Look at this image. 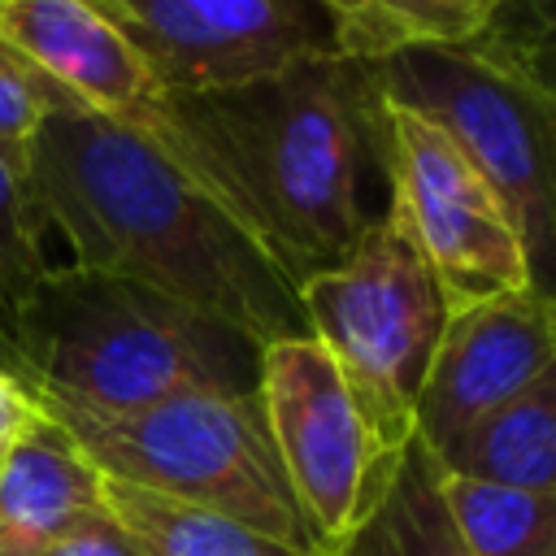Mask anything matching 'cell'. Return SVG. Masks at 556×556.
Instances as JSON below:
<instances>
[{
  "label": "cell",
  "instance_id": "obj_1",
  "mask_svg": "<svg viewBox=\"0 0 556 556\" xmlns=\"http://www.w3.org/2000/svg\"><path fill=\"white\" fill-rule=\"evenodd\" d=\"M43 226L83 269L143 282L256 348L308 334L295 282L248 222L148 135L61 100L26 169Z\"/></svg>",
  "mask_w": 556,
  "mask_h": 556
},
{
  "label": "cell",
  "instance_id": "obj_2",
  "mask_svg": "<svg viewBox=\"0 0 556 556\" xmlns=\"http://www.w3.org/2000/svg\"><path fill=\"white\" fill-rule=\"evenodd\" d=\"M152 143L208 182L291 282L343 261L378 217L365 200L369 174H382L374 70L334 52L235 87L169 91Z\"/></svg>",
  "mask_w": 556,
  "mask_h": 556
},
{
  "label": "cell",
  "instance_id": "obj_3",
  "mask_svg": "<svg viewBox=\"0 0 556 556\" xmlns=\"http://www.w3.org/2000/svg\"><path fill=\"white\" fill-rule=\"evenodd\" d=\"M256 365L248 334L83 265H52L0 321V369L39 404L130 413L187 391L248 395Z\"/></svg>",
  "mask_w": 556,
  "mask_h": 556
},
{
  "label": "cell",
  "instance_id": "obj_4",
  "mask_svg": "<svg viewBox=\"0 0 556 556\" xmlns=\"http://www.w3.org/2000/svg\"><path fill=\"white\" fill-rule=\"evenodd\" d=\"M374 70L378 96L426 117L504 200L534 278L556 248V91L547 56L504 39L413 48Z\"/></svg>",
  "mask_w": 556,
  "mask_h": 556
},
{
  "label": "cell",
  "instance_id": "obj_5",
  "mask_svg": "<svg viewBox=\"0 0 556 556\" xmlns=\"http://www.w3.org/2000/svg\"><path fill=\"white\" fill-rule=\"evenodd\" d=\"M39 413L56 421L109 482L208 508L317 552L282 478L256 391H187L130 413L70 404H39Z\"/></svg>",
  "mask_w": 556,
  "mask_h": 556
},
{
  "label": "cell",
  "instance_id": "obj_6",
  "mask_svg": "<svg viewBox=\"0 0 556 556\" xmlns=\"http://www.w3.org/2000/svg\"><path fill=\"white\" fill-rule=\"evenodd\" d=\"M295 300L378 443L400 452L413 439L417 391L447 317L430 265L378 213L343 261L295 282Z\"/></svg>",
  "mask_w": 556,
  "mask_h": 556
},
{
  "label": "cell",
  "instance_id": "obj_7",
  "mask_svg": "<svg viewBox=\"0 0 556 556\" xmlns=\"http://www.w3.org/2000/svg\"><path fill=\"white\" fill-rule=\"evenodd\" d=\"M256 400L291 500L317 552L334 556V547L387 491L404 447L391 452L378 443L343 374L313 334L261 348Z\"/></svg>",
  "mask_w": 556,
  "mask_h": 556
},
{
  "label": "cell",
  "instance_id": "obj_8",
  "mask_svg": "<svg viewBox=\"0 0 556 556\" xmlns=\"http://www.w3.org/2000/svg\"><path fill=\"white\" fill-rule=\"evenodd\" d=\"M378 143L387 182L382 217L430 265L447 304L539 282L504 200L447 135L378 96Z\"/></svg>",
  "mask_w": 556,
  "mask_h": 556
},
{
  "label": "cell",
  "instance_id": "obj_9",
  "mask_svg": "<svg viewBox=\"0 0 556 556\" xmlns=\"http://www.w3.org/2000/svg\"><path fill=\"white\" fill-rule=\"evenodd\" d=\"M169 91H213L330 52L313 0H96Z\"/></svg>",
  "mask_w": 556,
  "mask_h": 556
},
{
  "label": "cell",
  "instance_id": "obj_10",
  "mask_svg": "<svg viewBox=\"0 0 556 556\" xmlns=\"http://www.w3.org/2000/svg\"><path fill=\"white\" fill-rule=\"evenodd\" d=\"M556 369L552 287H513L482 300L447 304L434 356L426 365L413 434L439 452L482 413L500 408Z\"/></svg>",
  "mask_w": 556,
  "mask_h": 556
},
{
  "label": "cell",
  "instance_id": "obj_11",
  "mask_svg": "<svg viewBox=\"0 0 556 556\" xmlns=\"http://www.w3.org/2000/svg\"><path fill=\"white\" fill-rule=\"evenodd\" d=\"M0 43L74 109L156 135L169 87L96 0H0Z\"/></svg>",
  "mask_w": 556,
  "mask_h": 556
},
{
  "label": "cell",
  "instance_id": "obj_12",
  "mask_svg": "<svg viewBox=\"0 0 556 556\" xmlns=\"http://www.w3.org/2000/svg\"><path fill=\"white\" fill-rule=\"evenodd\" d=\"M100 513H109L104 473L56 421L39 413V421L0 460V556H35Z\"/></svg>",
  "mask_w": 556,
  "mask_h": 556
},
{
  "label": "cell",
  "instance_id": "obj_13",
  "mask_svg": "<svg viewBox=\"0 0 556 556\" xmlns=\"http://www.w3.org/2000/svg\"><path fill=\"white\" fill-rule=\"evenodd\" d=\"M452 478L556 495V369L430 452Z\"/></svg>",
  "mask_w": 556,
  "mask_h": 556
},
{
  "label": "cell",
  "instance_id": "obj_14",
  "mask_svg": "<svg viewBox=\"0 0 556 556\" xmlns=\"http://www.w3.org/2000/svg\"><path fill=\"white\" fill-rule=\"evenodd\" d=\"M330 52L378 65L413 48H452L504 26L508 0H313Z\"/></svg>",
  "mask_w": 556,
  "mask_h": 556
},
{
  "label": "cell",
  "instance_id": "obj_15",
  "mask_svg": "<svg viewBox=\"0 0 556 556\" xmlns=\"http://www.w3.org/2000/svg\"><path fill=\"white\" fill-rule=\"evenodd\" d=\"M334 556H473L447 513L439 465L417 434L404 443L378 504L334 547Z\"/></svg>",
  "mask_w": 556,
  "mask_h": 556
},
{
  "label": "cell",
  "instance_id": "obj_16",
  "mask_svg": "<svg viewBox=\"0 0 556 556\" xmlns=\"http://www.w3.org/2000/svg\"><path fill=\"white\" fill-rule=\"evenodd\" d=\"M104 495H109L113 517L135 539L139 556H321L287 539H274L256 526H243L235 517L191 508L178 500H161V495L135 491L109 478H104Z\"/></svg>",
  "mask_w": 556,
  "mask_h": 556
},
{
  "label": "cell",
  "instance_id": "obj_17",
  "mask_svg": "<svg viewBox=\"0 0 556 556\" xmlns=\"http://www.w3.org/2000/svg\"><path fill=\"white\" fill-rule=\"evenodd\" d=\"M439 486L473 556H556V495L469 482L443 469Z\"/></svg>",
  "mask_w": 556,
  "mask_h": 556
},
{
  "label": "cell",
  "instance_id": "obj_18",
  "mask_svg": "<svg viewBox=\"0 0 556 556\" xmlns=\"http://www.w3.org/2000/svg\"><path fill=\"white\" fill-rule=\"evenodd\" d=\"M43 217L35 208L30 182L0 156V321L39 287L52 269L43 252Z\"/></svg>",
  "mask_w": 556,
  "mask_h": 556
},
{
  "label": "cell",
  "instance_id": "obj_19",
  "mask_svg": "<svg viewBox=\"0 0 556 556\" xmlns=\"http://www.w3.org/2000/svg\"><path fill=\"white\" fill-rule=\"evenodd\" d=\"M65 96L52 91L30 65H22L4 43H0V156L13 169H30V152H35V135L43 126V117L61 104Z\"/></svg>",
  "mask_w": 556,
  "mask_h": 556
},
{
  "label": "cell",
  "instance_id": "obj_20",
  "mask_svg": "<svg viewBox=\"0 0 556 556\" xmlns=\"http://www.w3.org/2000/svg\"><path fill=\"white\" fill-rule=\"evenodd\" d=\"M35 556H139V547H135V539L126 534V526L109 508L100 517L78 521L74 530H65L61 539H52Z\"/></svg>",
  "mask_w": 556,
  "mask_h": 556
},
{
  "label": "cell",
  "instance_id": "obj_21",
  "mask_svg": "<svg viewBox=\"0 0 556 556\" xmlns=\"http://www.w3.org/2000/svg\"><path fill=\"white\" fill-rule=\"evenodd\" d=\"M556 30V0H508L504 26L491 39H504L513 48H526L534 56H547Z\"/></svg>",
  "mask_w": 556,
  "mask_h": 556
},
{
  "label": "cell",
  "instance_id": "obj_22",
  "mask_svg": "<svg viewBox=\"0 0 556 556\" xmlns=\"http://www.w3.org/2000/svg\"><path fill=\"white\" fill-rule=\"evenodd\" d=\"M35 421H39L35 395H30L9 369H0V460L13 452V443H17Z\"/></svg>",
  "mask_w": 556,
  "mask_h": 556
}]
</instances>
